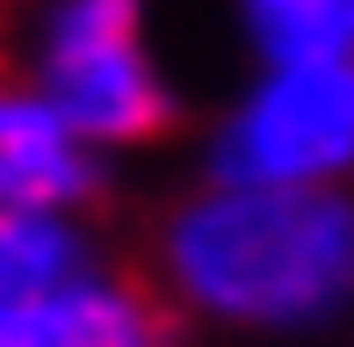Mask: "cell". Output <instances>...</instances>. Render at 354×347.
I'll return each instance as SVG.
<instances>
[{"mask_svg": "<svg viewBox=\"0 0 354 347\" xmlns=\"http://www.w3.org/2000/svg\"><path fill=\"white\" fill-rule=\"evenodd\" d=\"M347 160H354V73L340 58L282 66L217 152L232 188H311L318 174Z\"/></svg>", "mask_w": 354, "mask_h": 347, "instance_id": "obj_2", "label": "cell"}, {"mask_svg": "<svg viewBox=\"0 0 354 347\" xmlns=\"http://www.w3.org/2000/svg\"><path fill=\"white\" fill-rule=\"evenodd\" d=\"M253 29L275 66H318L354 37V0H253Z\"/></svg>", "mask_w": 354, "mask_h": 347, "instance_id": "obj_6", "label": "cell"}, {"mask_svg": "<svg viewBox=\"0 0 354 347\" xmlns=\"http://www.w3.org/2000/svg\"><path fill=\"white\" fill-rule=\"evenodd\" d=\"M51 109L87 138H152L167 123V94L138 58V8L131 0H73L44 51Z\"/></svg>", "mask_w": 354, "mask_h": 347, "instance_id": "obj_3", "label": "cell"}, {"mask_svg": "<svg viewBox=\"0 0 354 347\" xmlns=\"http://www.w3.org/2000/svg\"><path fill=\"white\" fill-rule=\"evenodd\" d=\"M0 347H167V319L116 282L0 290Z\"/></svg>", "mask_w": 354, "mask_h": 347, "instance_id": "obj_4", "label": "cell"}, {"mask_svg": "<svg viewBox=\"0 0 354 347\" xmlns=\"http://www.w3.org/2000/svg\"><path fill=\"white\" fill-rule=\"evenodd\" d=\"M51 282H73V239L44 210L0 196V290H51Z\"/></svg>", "mask_w": 354, "mask_h": 347, "instance_id": "obj_7", "label": "cell"}, {"mask_svg": "<svg viewBox=\"0 0 354 347\" xmlns=\"http://www.w3.org/2000/svg\"><path fill=\"white\" fill-rule=\"evenodd\" d=\"M87 188V160L73 145V123L51 102L0 94V196L22 210H51Z\"/></svg>", "mask_w": 354, "mask_h": 347, "instance_id": "obj_5", "label": "cell"}, {"mask_svg": "<svg viewBox=\"0 0 354 347\" xmlns=\"http://www.w3.org/2000/svg\"><path fill=\"white\" fill-rule=\"evenodd\" d=\"M174 275L232 319H311L354 290V203L318 188H224L174 225Z\"/></svg>", "mask_w": 354, "mask_h": 347, "instance_id": "obj_1", "label": "cell"}]
</instances>
